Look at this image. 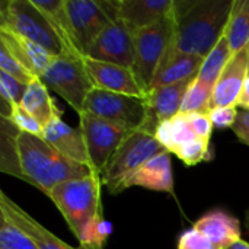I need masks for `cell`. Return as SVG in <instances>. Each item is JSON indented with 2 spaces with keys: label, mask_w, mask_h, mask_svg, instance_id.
<instances>
[{
  "label": "cell",
  "mask_w": 249,
  "mask_h": 249,
  "mask_svg": "<svg viewBox=\"0 0 249 249\" xmlns=\"http://www.w3.org/2000/svg\"><path fill=\"white\" fill-rule=\"evenodd\" d=\"M235 0H174V47L207 57L225 35Z\"/></svg>",
  "instance_id": "1"
},
{
  "label": "cell",
  "mask_w": 249,
  "mask_h": 249,
  "mask_svg": "<svg viewBox=\"0 0 249 249\" xmlns=\"http://www.w3.org/2000/svg\"><path fill=\"white\" fill-rule=\"evenodd\" d=\"M15 144L22 179L47 196L61 182L86 178L95 174L89 166L60 155L42 137L19 131Z\"/></svg>",
  "instance_id": "2"
},
{
  "label": "cell",
  "mask_w": 249,
  "mask_h": 249,
  "mask_svg": "<svg viewBox=\"0 0 249 249\" xmlns=\"http://www.w3.org/2000/svg\"><path fill=\"white\" fill-rule=\"evenodd\" d=\"M101 187H104L101 177L92 174L86 178L61 182L50 191L48 197L55 204L77 241L88 222L102 212Z\"/></svg>",
  "instance_id": "3"
},
{
  "label": "cell",
  "mask_w": 249,
  "mask_h": 249,
  "mask_svg": "<svg viewBox=\"0 0 249 249\" xmlns=\"http://www.w3.org/2000/svg\"><path fill=\"white\" fill-rule=\"evenodd\" d=\"M163 152L166 150L156 140L153 133L144 128L131 131L104 169L101 175L102 185L111 194L121 193L125 181L137 169Z\"/></svg>",
  "instance_id": "4"
},
{
  "label": "cell",
  "mask_w": 249,
  "mask_h": 249,
  "mask_svg": "<svg viewBox=\"0 0 249 249\" xmlns=\"http://www.w3.org/2000/svg\"><path fill=\"white\" fill-rule=\"evenodd\" d=\"M0 28L12 31L36 42L53 57L67 55L64 45L58 39L50 22L32 3V0L1 1Z\"/></svg>",
  "instance_id": "5"
},
{
  "label": "cell",
  "mask_w": 249,
  "mask_h": 249,
  "mask_svg": "<svg viewBox=\"0 0 249 249\" xmlns=\"http://www.w3.org/2000/svg\"><path fill=\"white\" fill-rule=\"evenodd\" d=\"M174 44V19L169 15L166 19L142 28L134 32V66L133 71L143 88L150 90L153 77L166 51Z\"/></svg>",
  "instance_id": "6"
},
{
  "label": "cell",
  "mask_w": 249,
  "mask_h": 249,
  "mask_svg": "<svg viewBox=\"0 0 249 249\" xmlns=\"http://www.w3.org/2000/svg\"><path fill=\"white\" fill-rule=\"evenodd\" d=\"M39 79L79 114L83 109L89 92L93 89L85 66V58L71 55L54 57Z\"/></svg>",
  "instance_id": "7"
},
{
  "label": "cell",
  "mask_w": 249,
  "mask_h": 249,
  "mask_svg": "<svg viewBox=\"0 0 249 249\" xmlns=\"http://www.w3.org/2000/svg\"><path fill=\"white\" fill-rule=\"evenodd\" d=\"M82 112H88L90 115L123 125L130 131H134L143 128L146 124L147 104L146 98L93 88L85 101Z\"/></svg>",
  "instance_id": "8"
},
{
  "label": "cell",
  "mask_w": 249,
  "mask_h": 249,
  "mask_svg": "<svg viewBox=\"0 0 249 249\" xmlns=\"http://www.w3.org/2000/svg\"><path fill=\"white\" fill-rule=\"evenodd\" d=\"M66 10L85 57L102 31L118 19L117 0H66Z\"/></svg>",
  "instance_id": "9"
},
{
  "label": "cell",
  "mask_w": 249,
  "mask_h": 249,
  "mask_svg": "<svg viewBox=\"0 0 249 249\" xmlns=\"http://www.w3.org/2000/svg\"><path fill=\"white\" fill-rule=\"evenodd\" d=\"M79 117V128L86 143L90 168L96 175L101 177L112 155L131 131L123 125L90 115L88 112H82Z\"/></svg>",
  "instance_id": "10"
},
{
  "label": "cell",
  "mask_w": 249,
  "mask_h": 249,
  "mask_svg": "<svg viewBox=\"0 0 249 249\" xmlns=\"http://www.w3.org/2000/svg\"><path fill=\"white\" fill-rule=\"evenodd\" d=\"M88 58L117 64L125 69L134 66V32L120 18L107 26L89 48Z\"/></svg>",
  "instance_id": "11"
},
{
  "label": "cell",
  "mask_w": 249,
  "mask_h": 249,
  "mask_svg": "<svg viewBox=\"0 0 249 249\" xmlns=\"http://www.w3.org/2000/svg\"><path fill=\"white\" fill-rule=\"evenodd\" d=\"M194 80L196 77L149 90L146 95L147 120L143 128L155 134L156 127L162 121L171 120L178 115L181 112L185 93Z\"/></svg>",
  "instance_id": "12"
},
{
  "label": "cell",
  "mask_w": 249,
  "mask_h": 249,
  "mask_svg": "<svg viewBox=\"0 0 249 249\" xmlns=\"http://www.w3.org/2000/svg\"><path fill=\"white\" fill-rule=\"evenodd\" d=\"M85 66L95 89L146 98V92L140 86L131 69H125L111 63L96 61L88 57H85Z\"/></svg>",
  "instance_id": "13"
},
{
  "label": "cell",
  "mask_w": 249,
  "mask_h": 249,
  "mask_svg": "<svg viewBox=\"0 0 249 249\" xmlns=\"http://www.w3.org/2000/svg\"><path fill=\"white\" fill-rule=\"evenodd\" d=\"M249 76L248 47L235 53L228 66L222 71L213 89L212 108L214 107H236L238 98Z\"/></svg>",
  "instance_id": "14"
},
{
  "label": "cell",
  "mask_w": 249,
  "mask_h": 249,
  "mask_svg": "<svg viewBox=\"0 0 249 249\" xmlns=\"http://www.w3.org/2000/svg\"><path fill=\"white\" fill-rule=\"evenodd\" d=\"M0 216L6 217L25 233H28L39 249H86L80 245L77 248L67 245L64 241L44 228L38 220H35L31 214H28L15 201H12V198H9L3 191L0 193Z\"/></svg>",
  "instance_id": "15"
},
{
  "label": "cell",
  "mask_w": 249,
  "mask_h": 249,
  "mask_svg": "<svg viewBox=\"0 0 249 249\" xmlns=\"http://www.w3.org/2000/svg\"><path fill=\"white\" fill-rule=\"evenodd\" d=\"M203 61H204V57L179 51L172 45L166 51V54L163 55L159 64V69L153 77L150 90L156 88L174 85L187 79L197 77Z\"/></svg>",
  "instance_id": "16"
},
{
  "label": "cell",
  "mask_w": 249,
  "mask_h": 249,
  "mask_svg": "<svg viewBox=\"0 0 249 249\" xmlns=\"http://www.w3.org/2000/svg\"><path fill=\"white\" fill-rule=\"evenodd\" d=\"M44 140L64 158L90 168V159L80 128H73L61 118H55L44 127Z\"/></svg>",
  "instance_id": "17"
},
{
  "label": "cell",
  "mask_w": 249,
  "mask_h": 249,
  "mask_svg": "<svg viewBox=\"0 0 249 249\" xmlns=\"http://www.w3.org/2000/svg\"><path fill=\"white\" fill-rule=\"evenodd\" d=\"M172 6L174 0H117L118 18L133 32L166 19Z\"/></svg>",
  "instance_id": "18"
},
{
  "label": "cell",
  "mask_w": 249,
  "mask_h": 249,
  "mask_svg": "<svg viewBox=\"0 0 249 249\" xmlns=\"http://www.w3.org/2000/svg\"><path fill=\"white\" fill-rule=\"evenodd\" d=\"M0 45H3L35 77H41L54 58L36 42L3 28H0Z\"/></svg>",
  "instance_id": "19"
},
{
  "label": "cell",
  "mask_w": 249,
  "mask_h": 249,
  "mask_svg": "<svg viewBox=\"0 0 249 249\" xmlns=\"http://www.w3.org/2000/svg\"><path fill=\"white\" fill-rule=\"evenodd\" d=\"M131 187H142L152 191H162L175 194L174 191V175L171 156L168 152L158 155L144 163L140 169H137L124 184L123 191Z\"/></svg>",
  "instance_id": "20"
},
{
  "label": "cell",
  "mask_w": 249,
  "mask_h": 249,
  "mask_svg": "<svg viewBox=\"0 0 249 249\" xmlns=\"http://www.w3.org/2000/svg\"><path fill=\"white\" fill-rule=\"evenodd\" d=\"M193 228L203 233L217 249H229L235 242L242 239L241 222L222 210L204 214Z\"/></svg>",
  "instance_id": "21"
},
{
  "label": "cell",
  "mask_w": 249,
  "mask_h": 249,
  "mask_svg": "<svg viewBox=\"0 0 249 249\" xmlns=\"http://www.w3.org/2000/svg\"><path fill=\"white\" fill-rule=\"evenodd\" d=\"M32 3L42 12L50 22L51 28L57 34L58 39L64 45L67 55L85 58L82 48L73 31L69 13L66 10V0H32Z\"/></svg>",
  "instance_id": "22"
},
{
  "label": "cell",
  "mask_w": 249,
  "mask_h": 249,
  "mask_svg": "<svg viewBox=\"0 0 249 249\" xmlns=\"http://www.w3.org/2000/svg\"><path fill=\"white\" fill-rule=\"evenodd\" d=\"M20 105L34 118H36L42 127L48 125L55 118H61V111L58 109L54 98L50 95V89L42 83L39 77L28 85Z\"/></svg>",
  "instance_id": "23"
},
{
  "label": "cell",
  "mask_w": 249,
  "mask_h": 249,
  "mask_svg": "<svg viewBox=\"0 0 249 249\" xmlns=\"http://www.w3.org/2000/svg\"><path fill=\"white\" fill-rule=\"evenodd\" d=\"M155 137L168 153H177L181 146L197 139L190 125L187 114L182 112H179L171 120L162 121L156 127Z\"/></svg>",
  "instance_id": "24"
},
{
  "label": "cell",
  "mask_w": 249,
  "mask_h": 249,
  "mask_svg": "<svg viewBox=\"0 0 249 249\" xmlns=\"http://www.w3.org/2000/svg\"><path fill=\"white\" fill-rule=\"evenodd\" d=\"M232 53H239L249 44V0H235L225 32Z\"/></svg>",
  "instance_id": "25"
},
{
  "label": "cell",
  "mask_w": 249,
  "mask_h": 249,
  "mask_svg": "<svg viewBox=\"0 0 249 249\" xmlns=\"http://www.w3.org/2000/svg\"><path fill=\"white\" fill-rule=\"evenodd\" d=\"M233 53L231 50L229 41L226 35H223L219 42L214 45V48L204 57V61L200 67V71L197 74V79L212 88H214L216 82L219 80L222 71L228 66L229 60L232 58Z\"/></svg>",
  "instance_id": "26"
},
{
  "label": "cell",
  "mask_w": 249,
  "mask_h": 249,
  "mask_svg": "<svg viewBox=\"0 0 249 249\" xmlns=\"http://www.w3.org/2000/svg\"><path fill=\"white\" fill-rule=\"evenodd\" d=\"M213 89L214 88L200 82L196 77V80L190 85V88L185 93L181 112L182 114H190V112H206V114H209V111L212 109Z\"/></svg>",
  "instance_id": "27"
},
{
  "label": "cell",
  "mask_w": 249,
  "mask_h": 249,
  "mask_svg": "<svg viewBox=\"0 0 249 249\" xmlns=\"http://www.w3.org/2000/svg\"><path fill=\"white\" fill-rule=\"evenodd\" d=\"M109 233H111V225L102 217V212H99L85 226L79 238L80 247L86 249H104Z\"/></svg>",
  "instance_id": "28"
},
{
  "label": "cell",
  "mask_w": 249,
  "mask_h": 249,
  "mask_svg": "<svg viewBox=\"0 0 249 249\" xmlns=\"http://www.w3.org/2000/svg\"><path fill=\"white\" fill-rule=\"evenodd\" d=\"M0 249H39L35 241L13 225L6 217L0 216Z\"/></svg>",
  "instance_id": "29"
},
{
  "label": "cell",
  "mask_w": 249,
  "mask_h": 249,
  "mask_svg": "<svg viewBox=\"0 0 249 249\" xmlns=\"http://www.w3.org/2000/svg\"><path fill=\"white\" fill-rule=\"evenodd\" d=\"M187 166H194L200 162L210 160L212 159V152H210V142L203 140V139H194L184 146L178 149L175 153Z\"/></svg>",
  "instance_id": "30"
},
{
  "label": "cell",
  "mask_w": 249,
  "mask_h": 249,
  "mask_svg": "<svg viewBox=\"0 0 249 249\" xmlns=\"http://www.w3.org/2000/svg\"><path fill=\"white\" fill-rule=\"evenodd\" d=\"M7 120L19 131L28 133V134H32V136H36V137H42L44 139V127L22 105H12V111H10V115H9Z\"/></svg>",
  "instance_id": "31"
},
{
  "label": "cell",
  "mask_w": 249,
  "mask_h": 249,
  "mask_svg": "<svg viewBox=\"0 0 249 249\" xmlns=\"http://www.w3.org/2000/svg\"><path fill=\"white\" fill-rule=\"evenodd\" d=\"M0 70L7 73L9 76L23 82L25 85H29L32 80H35L36 77L32 76L3 45H0Z\"/></svg>",
  "instance_id": "32"
},
{
  "label": "cell",
  "mask_w": 249,
  "mask_h": 249,
  "mask_svg": "<svg viewBox=\"0 0 249 249\" xmlns=\"http://www.w3.org/2000/svg\"><path fill=\"white\" fill-rule=\"evenodd\" d=\"M239 111L236 107H214L209 111V117L216 128H232L236 123Z\"/></svg>",
  "instance_id": "33"
},
{
  "label": "cell",
  "mask_w": 249,
  "mask_h": 249,
  "mask_svg": "<svg viewBox=\"0 0 249 249\" xmlns=\"http://www.w3.org/2000/svg\"><path fill=\"white\" fill-rule=\"evenodd\" d=\"M178 249H217L203 233L191 228L182 232L178 239Z\"/></svg>",
  "instance_id": "34"
},
{
  "label": "cell",
  "mask_w": 249,
  "mask_h": 249,
  "mask_svg": "<svg viewBox=\"0 0 249 249\" xmlns=\"http://www.w3.org/2000/svg\"><path fill=\"white\" fill-rule=\"evenodd\" d=\"M187 117H188V121H190V125H191L194 134L198 139L210 142V137H212L214 127H213V123H212L209 114H206V112H190V114H187Z\"/></svg>",
  "instance_id": "35"
},
{
  "label": "cell",
  "mask_w": 249,
  "mask_h": 249,
  "mask_svg": "<svg viewBox=\"0 0 249 249\" xmlns=\"http://www.w3.org/2000/svg\"><path fill=\"white\" fill-rule=\"evenodd\" d=\"M233 133L239 139L241 143L249 146V112L248 111H239L235 125L232 127Z\"/></svg>",
  "instance_id": "36"
},
{
  "label": "cell",
  "mask_w": 249,
  "mask_h": 249,
  "mask_svg": "<svg viewBox=\"0 0 249 249\" xmlns=\"http://www.w3.org/2000/svg\"><path fill=\"white\" fill-rule=\"evenodd\" d=\"M242 108L244 111H248L249 112V76L247 77L245 83H244V88L241 90V95L238 98V102H236V108Z\"/></svg>",
  "instance_id": "37"
},
{
  "label": "cell",
  "mask_w": 249,
  "mask_h": 249,
  "mask_svg": "<svg viewBox=\"0 0 249 249\" xmlns=\"http://www.w3.org/2000/svg\"><path fill=\"white\" fill-rule=\"evenodd\" d=\"M229 249H249V242L244 241V239H239L238 242H235Z\"/></svg>",
  "instance_id": "38"
},
{
  "label": "cell",
  "mask_w": 249,
  "mask_h": 249,
  "mask_svg": "<svg viewBox=\"0 0 249 249\" xmlns=\"http://www.w3.org/2000/svg\"><path fill=\"white\" fill-rule=\"evenodd\" d=\"M247 231H248V233H249V212H248V216H247Z\"/></svg>",
  "instance_id": "39"
},
{
  "label": "cell",
  "mask_w": 249,
  "mask_h": 249,
  "mask_svg": "<svg viewBox=\"0 0 249 249\" xmlns=\"http://www.w3.org/2000/svg\"><path fill=\"white\" fill-rule=\"evenodd\" d=\"M248 51H249V44H248Z\"/></svg>",
  "instance_id": "40"
}]
</instances>
